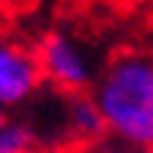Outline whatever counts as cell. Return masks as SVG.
<instances>
[{
    "instance_id": "1",
    "label": "cell",
    "mask_w": 153,
    "mask_h": 153,
    "mask_svg": "<svg viewBox=\"0 0 153 153\" xmlns=\"http://www.w3.org/2000/svg\"><path fill=\"white\" fill-rule=\"evenodd\" d=\"M107 135L138 153H153V52L113 55L92 86Z\"/></svg>"
},
{
    "instance_id": "2",
    "label": "cell",
    "mask_w": 153,
    "mask_h": 153,
    "mask_svg": "<svg viewBox=\"0 0 153 153\" xmlns=\"http://www.w3.org/2000/svg\"><path fill=\"white\" fill-rule=\"evenodd\" d=\"M34 55L40 65L43 83H49L55 92H92L98 74L104 65H98L92 46L83 43L71 31H46L34 43Z\"/></svg>"
},
{
    "instance_id": "3",
    "label": "cell",
    "mask_w": 153,
    "mask_h": 153,
    "mask_svg": "<svg viewBox=\"0 0 153 153\" xmlns=\"http://www.w3.org/2000/svg\"><path fill=\"white\" fill-rule=\"evenodd\" d=\"M43 74L37 65L34 46L0 31V107L16 110L40 95Z\"/></svg>"
},
{
    "instance_id": "4",
    "label": "cell",
    "mask_w": 153,
    "mask_h": 153,
    "mask_svg": "<svg viewBox=\"0 0 153 153\" xmlns=\"http://www.w3.org/2000/svg\"><path fill=\"white\" fill-rule=\"evenodd\" d=\"M61 129L76 141H98L101 135H107L101 110L89 92H61Z\"/></svg>"
},
{
    "instance_id": "5",
    "label": "cell",
    "mask_w": 153,
    "mask_h": 153,
    "mask_svg": "<svg viewBox=\"0 0 153 153\" xmlns=\"http://www.w3.org/2000/svg\"><path fill=\"white\" fill-rule=\"evenodd\" d=\"M37 132L22 117H0V153H34Z\"/></svg>"
},
{
    "instance_id": "6",
    "label": "cell",
    "mask_w": 153,
    "mask_h": 153,
    "mask_svg": "<svg viewBox=\"0 0 153 153\" xmlns=\"http://www.w3.org/2000/svg\"><path fill=\"white\" fill-rule=\"evenodd\" d=\"M0 19H3V0H0Z\"/></svg>"
},
{
    "instance_id": "7",
    "label": "cell",
    "mask_w": 153,
    "mask_h": 153,
    "mask_svg": "<svg viewBox=\"0 0 153 153\" xmlns=\"http://www.w3.org/2000/svg\"><path fill=\"white\" fill-rule=\"evenodd\" d=\"M6 113H9V110H3V107H0V117H6Z\"/></svg>"
}]
</instances>
